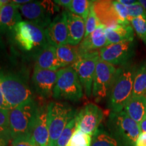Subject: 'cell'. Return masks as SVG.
<instances>
[{"mask_svg": "<svg viewBox=\"0 0 146 146\" xmlns=\"http://www.w3.org/2000/svg\"><path fill=\"white\" fill-rule=\"evenodd\" d=\"M135 69V67L129 64L118 68L108 96V106L111 112L123 111L132 97Z\"/></svg>", "mask_w": 146, "mask_h": 146, "instance_id": "obj_1", "label": "cell"}, {"mask_svg": "<svg viewBox=\"0 0 146 146\" xmlns=\"http://www.w3.org/2000/svg\"><path fill=\"white\" fill-rule=\"evenodd\" d=\"M39 108L33 100L10 110L9 124L11 139L31 135Z\"/></svg>", "mask_w": 146, "mask_h": 146, "instance_id": "obj_2", "label": "cell"}, {"mask_svg": "<svg viewBox=\"0 0 146 146\" xmlns=\"http://www.w3.org/2000/svg\"><path fill=\"white\" fill-rule=\"evenodd\" d=\"M0 86L11 110L33 100V93L22 78L12 73L0 71Z\"/></svg>", "mask_w": 146, "mask_h": 146, "instance_id": "obj_3", "label": "cell"}, {"mask_svg": "<svg viewBox=\"0 0 146 146\" xmlns=\"http://www.w3.org/2000/svg\"><path fill=\"white\" fill-rule=\"evenodd\" d=\"M107 129L127 146H136L141 133L140 125L128 116L125 110L111 112L107 120Z\"/></svg>", "mask_w": 146, "mask_h": 146, "instance_id": "obj_4", "label": "cell"}, {"mask_svg": "<svg viewBox=\"0 0 146 146\" xmlns=\"http://www.w3.org/2000/svg\"><path fill=\"white\" fill-rule=\"evenodd\" d=\"M83 87L76 71L71 66L58 70V78L53 97L55 99H65L78 102L83 98Z\"/></svg>", "mask_w": 146, "mask_h": 146, "instance_id": "obj_5", "label": "cell"}, {"mask_svg": "<svg viewBox=\"0 0 146 146\" xmlns=\"http://www.w3.org/2000/svg\"><path fill=\"white\" fill-rule=\"evenodd\" d=\"M76 112L72 108L60 102H52L47 105V123L51 146H56L58 138L66 126Z\"/></svg>", "mask_w": 146, "mask_h": 146, "instance_id": "obj_6", "label": "cell"}, {"mask_svg": "<svg viewBox=\"0 0 146 146\" xmlns=\"http://www.w3.org/2000/svg\"><path fill=\"white\" fill-rule=\"evenodd\" d=\"M15 39L23 50L30 52L36 47L49 44L45 29L29 21L18 23L13 29Z\"/></svg>", "mask_w": 146, "mask_h": 146, "instance_id": "obj_7", "label": "cell"}, {"mask_svg": "<svg viewBox=\"0 0 146 146\" xmlns=\"http://www.w3.org/2000/svg\"><path fill=\"white\" fill-rule=\"evenodd\" d=\"M56 5L54 1H31L19 5V10L29 22L46 29L52 23L51 16L58 11V7Z\"/></svg>", "mask_w": 146, "mask_h": 146, "instance_id": "obj_8", "label": "cell"}, {"mask_svg": "<svg viewBox=\"0 0 146 146\" xmlns=\"http://www.w3.org/2000/svg\"><path fill=\"white\" fill-rule=\"evenodd\" d=\"M118 68L115 66L99 59L95 71L92 87V96L100 101L109 96L114 83Z\"/></svg>", "mask_w": 146, "mask_h": 146, "instance_id": "obj_9", "label": "cell"}, {"mask_svg": "<svg viewBox=\"0 0 146 146\" xmlns=\"http://www.w3.org/2000/svg\"><path fill=\"white\" fill-rule=\"evenodd\" d=\"M100 59L99 52L85 53L81 54L75 63L71 66L76 71L82 87L87 97L92 95L93 82L97 63Z\"/></svg>", "mask_w": 146, "mask_h": 146, "instance_id": "obj_10", "label": "cell"}, {"mask_svg": "<svg viewBox=\"0 0 146 146\" xmlns=\"http://www.w3.org/2000/svg\"><path fill=\"white\" fill-rule=\"evenodd\" d=\"M135 42L126 41L107 45L100 50V58L112 65L125 66L135 55Z\"/></svg>", "mask_w": 146, "mask_h": 146, "instance_id": "obj_11", "label": "cell"}, {"mask_svg": "<svg viewBox=\"0 0 146 146\" xmlns=\"http://www.w3.org/2000/svg\"><path fill=\"white\" fill-rule=\"evenodd\" d=\"M104 118L103 110L93 103L85 105L75 116L76 129L93 136Z\"/></svg>", "mask_w": 146, "mask_h": 146, "instance_id": "obj_12", "label": "cell"}, {"mask_svg": "<svg viewBox=\"0 0 146 146\" xmlns=\"http://www.w3.org/2000/svg\"><path fill=\"white\" fill-rule=\"evenodd\" d=\"M49 44L55 47L68 44V30L67 25V12L58 14L45 29Z\"/></svg>", "mask_w": 146, "mask_h": 146, "instance_id": "obj_13", "label": "cell"}, {"mask_svg": "<svg viewBox=\"0 0 146 146\" xmlns=\"http://www.w3.org/2000/svg\"><path fill=\"white\" fill-rule=\"evenodd\" d=\"M58 78V70H45L35 67L32 80L36 90L42 96H53Z\"/></svg>", "mask_w": 146, "mask_h": 146, "instance_id": "obj_14", "label": "cell"}, {"mask_svg": "<svg viewBox=\"0 0 146 146\" xmlns=\"http://www.w3.org/2000/svg\"><path fill=\"white\" fill-rule=\"evenodd\" d=\"M93 7L98 19L106 28L122 25L113 1H94Z\"/></svg>", "mask_w": 146, "mask_h": 146, "instance_id": "obj_15", "label": "cell"}, {"mask_svg": "<svg viewBox=\"0 0 146 146\" xmlns=\"http://www.w3.org/2000/svg\"><path fill=\"white\" fill-rule=\"evenodd\" d=\"M31 135L38 146H51L47 123V106L39 108Z\"/></svg>", "mask_w": 146, "mask_h": 146, "instance_id": "obj_16", "label": "cell"}, {"mask_svg": "<svg viewBox=\"0 0 146 146\" xmlns=\"http://www.w3.org/2000/svg\"><path fill=\"white\" fill-rule=\"evenodd\" d=\"M108 45V41L106 36V27L100 25L94 33L84 38L79 44L80 54L96 52L97 50L103 48Z\"/></svg>", "mask_w": 146, "mask_h": 146, "instance_id": "obj_17", "label": "cell"}, {"mask_svg": "<svg viewBox=\"0 0 146 146\" xmlns=\"http://www.w3.org/2000/svg\"><path fill=\"white\" fill-rule=\"evenodd\" d=\"M68 44L77 46L81 43L85 34V21L81 16L67 12Z\"/></svg>", "mask_w": 146, "mask_h": 146, "instance_id": "obj_18", "label": "cell"}, {"mask_svg": "<svg viewBox=\"0 0 146 146\" xmlns=\"http://www.w3.org/2000/svg\"><path fill=\"white\" fill-rule=\"evenodd\" d=\"M35 67L52 70H58L62 68L56 56V47L50 44L43 47L36 56Z\"/></svg>", "mask_w": 146, "mask_h": 146, "instance_id": "obj_19", "label": "cell"}, {"mask_svg": "<svg viewBox=\"0 0 146 146\" xmlns=\"http://www.w3.org/2000/svg\"><path fill=\"white\" fill-rule=\"evenodd\" d=\"M108 45L134 40V30L131 25H118L106 28Z\"/></svg>", "mask_w": 146, "mask_h": 146, "instance_id": "obj_20", "label": "cell"}, {"mask_svg": "<svg viewBox=\"0 0 146 146\" xmlns=\"http://www.w3.org/2000/svg\"><path fill=\"white\" fill-rule=\"evenodd\" d=\"M128 116L140 125L146 119V96H132L125 107Z\"/></svg>", "mask_w": 146, "mask_h": 146, "instance_id": "obj_21", "label": "cell"}, {"mask_svg": "<svg viewBox=\"0 0 146 146\" xmlns=\"http://www.w3.org/2000/svg\"><path fill=\"white\" fill-rule=\"evenodd\" d=\"M20 22H21V15L19 12V5L12 1L2 5L0 11V25L14 29Z\"/></svg>", "mask_w": 146, "mask_h": 146, "instance_id": "obj_22", "label": "cell"}, {"mask_svg": "<svg viewBox=\"0 0 146 146\" xmlns=\"http://www.w3.org/2000/svg\"><path fill=\"white\" fill-rule=\"evenodd\" d=\"M91 146H127L104 126H100L92 136Z\"/></svg>", "mask_w": 146, "mask_h": 146, "instance_id": "obj_23", "label": "cell"}, {"mask_svg": "<svg viewBox=\"0 0 146 146\" xmlns=\"http://www.w3.org/2000/svg\"><path fill=\"white\" fill-rule=\"evenodd\" d=\"M56 56L62 68H64L75 63L81 54L78 46L66 44L56 47Z\"/></svg>", "mask_w": 146, "mask_h": 146, "instance_id": "obj_24", "label": "cell"}, {"mask_svg": "<svg viewBox=\"0 0 146 146\" xmlns=\"http://www.w3.org/2000/svg\"><path fill=\"white\" fill-rule=\"evenodd\" d=\"M146 96V60L135 69L132 96Z\"/></svg>", "mask_w": 146, "mask_h": 146, "instance_id": "obj_25", "label": "cell"}, {"mask_svg": "<svg viewBox=\"0 0 146 146\" xmlns=\"http://www.w3.org/2000/svg\"><path fill=\"white\" fill-rule=\"evenodd\" d=\"M93 1L88 0H72L69 10L71 13L81 16L84 21H86Z\"/></svg>", "mask_w": 146, "mask_h": 146, "instance_id": "obj_26", "label": "cell"}, {"mask_svg": "<svg viewBox=\"0 0 146 146\" xmlns=\"http://www.w3.org/2000/svg\"><path fill=\"white\" fill-rule=\"evenodd\" d=\"M92 136L76 129L66 146H91Z\"/></svg>", "mask_w": 146, "mask_h": 146, "instance_id": "obj_27", "label": "cell"}, {"mask_svg": "<svg viewBox=\"0 0 146 146\" xmlns=\"http://www.w3.org/2000/svg\"><path fill=\"white\" fill-rule=\"evenodd\" d=\"M9 112L10 110L0 109V138L10 141L11 139L9 124Z\"/></svg>", "mask_w": 146, "mask_h": 146, "instance_id": "obj_28", "label": "cell"}, {"mask_svg": "<svg viewBox=\"0 0 146 146\" xmlns=\"http://www.w3.org/2000/svg\"><path fill=\"white\" fill-rule=\"evenodd\" d=\"M75 130L76 119L75 118H74L66 126L62 133L60 135V137L58 138L56 146H66Z\"/></svg>", "mask_w": 146, "mask_h": 146, "instance_id": "obj_29", "label": "cell"}, {"mask_svg": "<svg viewBox=\"0 0 146 146\" xmlns=\"http://www.w3.org/2000/svg\"><path fill=\"white\" fill-rule=\"evenodd\" d=\"M94 2V1H93ZM102 25L98 19L97 16L95 14L94 7H93V3L91 5L90 10H89V15L87 16V18L85 21V34L84 38L88 36L89 35H91L92 33L95 31V30Z\"/></svg>", "mask_w": 146, "mask_h": 146, "instance_id": "obj_30", "label": "cell"}, {"mask_svg": "<svg viewBox=\"0 0 146 146\" xmlns=\"http://www.w3.org/2000/svg\"><path fill=\"white\" fill-rule=\"evenodd\" d=\"M133 30L146 45V19L143 18H133L131 21Z\"/></svg>", "mask_w": 146, "mask_h": 146, "instance_id": "obj_31", "label": "cell"}, {"mask_svg": "<svg viewBox=\"0 0 146 146\" xmlns=\"http://www.w3.org/2000/svg\"><path fill=\"white\" fill-rule=\"evenodd\" d=\"M115 10L119 16L122 25H130L132 18L129 15L127 7L118 1H113Z\"/></svg>", "mask_w": 146, "mask_h": 146, "instance_id": "obj_32", "label": "cell"}, {"mask_svg": "<svg viewBox=\"0 0 146 146\" xmlns=\"http://www.w3.org/2000/svg\"><path fill=\"white\" fill-rule=\"evenodd\" d=\"M127 10L129 15L132 18H143L146 19V11L139 1H137L135 4L127 6Z\"/></svg>", "mask_w": 146, "mask_h": 146, "instance_id": "obj_33", "label": "cell"}, {"mask_svg": "<svg viewBox=\"0 0 146 146\" xmlns=\"http://www.w3.org/2000/svg\"><path fill=\"white\" fill-rule=\"evenodd\" d=\"M12 146H38L32 135H22L12 139Z\"/></svg>", "mask_w": 146, "mask_h": 146, "instance_id": "obj_34", "label": "cell"}, {"mask_svg": "<svg viewBox=\"0 0 146 146\" xmlns=\"http://www.w3.org/2000/svg\"><path fill=\"white\" fill-rule=\"evenodd\" d=\"M0 109L8 110H11L10 106L8 104V103L5 101L4 97L3 96L1 86H0Z\"/></svg>", "mask_w": 146, "mask_h": 146, "instance_id": "obj_35", "label": "cell"}, {"mask_svg": "<svg viewBox=\"0 0 146 146\" xmlns=\"http://www.w3.org/2000/svg\"><path fill=\"white\" fill-rule=\"evenodd\" d=\"M72 0H58V1H54V3L60 6L63 7L67 10H69Z\"/></svg>", "mask_w": 146, "mask_h": 146, "instance_id": "obj_36", "label": "cell"}, {"mask_svg": "<svg viewBox=\"0 0 146 146\" xmlns=\"http://www.w3.org/2000/svg\"><path fill=\"white\" fill-rule=\"evenodd\" d=\"M136 146H146V133H141L137 141Z\"/></svg>", "mask_w": 146, "mask_h": 146, "instance_id": "obj_37", "label": "cell"}, {"mask_svg": "<svg viewBox=\"0 0 146 146\" xmlns=\"http://www.w3.org/2000/svg\"><path fill=\"white\" fill-rule=\"evenodd\" d=\"M120 3H123V5H125V6H130V5H132L135 3H137V1H134V0H119Z\"/></svg>", "mask_w": 146, "mask_h": 146, "instance_id": "obj_38", "label": "cell"}, {"mask_svg": "<svg viewBox=\"0 0 146 146\" xmlns=\"http://www.w3.org/2000/svg\"><path fill=\"white\" fill-rule=\"evenodd\" d=\"M140 129L141 133H146V119L140 124Z\"/></svg>", "mask_w": 146, "mask_h": 146, "instance_id": "obj_39", "label": "cell"}, {"mask_svg": "<svg viewBox=\"0 0 146 146\" xmlns=\"http://www.w3.org/2000/svg\"><path fill=\"white\" fill-rule=\"evenodd\" d=\"M9 141L5 139L0 138V146H7L8 144Z\"/></svg>", "mask_w": 146, "mask_h": 146, "instance_id": "obj_40", "label": "cell"}, {"mask_svg": "<svg viewBox=\"0 0 146 146\" xmlns=\"http://www.w3.org/2000/svg\"><path fill=\"white\" fill-rule=\"evenodd\" d=\"M139 2L143 5L144 9H145L146 11V0H140V1H139Z\"/></svg>", "mask_w": 146, "mask_h": 146, "instance_id": "obj_41", "label": "cell"}]
</instances>
